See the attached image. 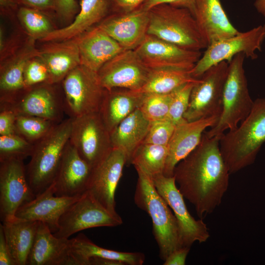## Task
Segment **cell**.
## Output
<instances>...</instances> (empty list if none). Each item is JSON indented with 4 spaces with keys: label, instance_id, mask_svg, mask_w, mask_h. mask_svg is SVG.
<instances>
[{
    "label": "cell",
    "instance_id": "f1b7e54d",
    "mask_svg": "<svg viewBox=\"0 0 265 265\" xmlns=\"http://www.w3.org/2000/svg\"><path fill=\"white\" fill-rule=\"evenodd\" d=\"M39 221L14 218L0 224L15 265H26Z\"/></svg>",
    "mask_w": 265,
    "mask_h": 265
},
{
    "label": "cell",
    "instance_id": "f35d334b",
    "mask_svg": "<svg viewBox=\"0 0 265 265\" xmlns=\"http://www.w3.org/2000/svg\"><path fill=\"white\" fill-rule=\"evenodd\" d=\"M175 127L174 124L167 119L150 122L142 143L167 146Z\"/></svg>",
    "mask_w": 265,
    "mask_h": 265
},
{
    "label": "cell",
    "instance_id": "83f0119b",
    "mask_svg": "<svg viewBox=\"0 0 265 265\" xmlns=\"http://www.w3.org/2000/svg\"><path fill=\"white\" fill-rule=\"evenodd\" d=\"M145 94L124 88L106 90L99 113L110 133L126 117L139 108Z\"/></svg>",
    "mask_w": 265,
    "mask_h": 265
},
{
    "label": "cell",
    "instance_id": "4dcf8cb0",
    "mask_svg": "<svg viewBox=\"0 0 265 265\" xmlns=\"http://www.w3.org/2000/svg\"><path fill=\"white\" fill-rule=\"evenodd\" d=\"M150 123L138 108L123 119L110 132L113 148L119 149L125 153L127 164H130L134 151L142 143Z\"/></svg>",
    "mask_w": 265,
    "mask_h": 265
},
{
    "label": "cell",
    "instance_id": "836d02e7",
    "mask_svg": "<svg viewBox=\"0 0 265 265\" xmlns=\"http://www.w3.org/2000/svg\"><path fill=\"white\" fill-rule=\"evenodd\" d=\"M45 12L26 6L19 7L17 16L30 38L41 40L54 30Z\"/></svg>",
    "mask_w": 265,
    "mask_h": 265
},
{
    "label": "cell",
    "instance_id": "30bf717a",
    "mask_svg": "<svg viewBox=\"0 0 265 265\" xmlns=\"http://www.w3.org/2000/svg\"><path fill=\"white\" fill-rule=\"evenodd\" d=\"M228 68V62H220L206 71L195 82L187 108L184 115L186 121L220 115Z\"/></svg>",
    "mask_w": 265,
    "mask_h": 265
},
{
    "label": "cell",
    "instance_id": "2e32d148",
    "mask_svg": "<svg viewBox=\"0 0 265 265\" xmlns=\"http://www.w3.org/2000/svg\"><path fill=\"white\" fill-rule=\"evenodd\" d=\"M134 50L150 69L191 70L202 56L200 51L187 50L148 34Z\"/></svg>",
    "mask_w": 265,
    "mask_h": 265
},
{
    "label": "cell",
    "instance_id": "f6af8a7d",
    "mask_svg": "<svg viewBox=\"0 0 265 265\" xmlns=\"http://www.w3.org/2000/svg\"><path fill=\"white\" fill-rule=\"evenodd\" d=\"M21 6H26L44 12L54 11L55 0H16Z\"/></svg>",
    "mask_w": 265,
    "mask_h": 265
},
{
    "label": "cell",
    "instance_id": "cb8c5ba5",
    "mask_svg": "<svg viewBox=\"0 0 265 265\" xmlns=\"http://www.w3.org/2000/svg\"><path fill=\"white\" fill-rule=\"evenodd\" d=\"M192 15L208 46L239 32L231 23L220 0H195Z\"/></svg>",
    "mask_w": 265,
    "mask_h": 265
},
{
    "label": "cell",
    "instance_id": "52a82bcc",
    "mask_svg": "<svg viewBox=\"0 0 265 265\" xmlns=\"http://www.w3.org/2000/svg\"><path fill=\"white\" fill-rule=\"evenodd\" d=\"M65 113L75 118L99 111L106 90L97 73L80 64L61 81Z\"/></svg>",
    "mask_w": 265,
    "mask_h": 265
},
{
    "label": "cell",
    "instance_id": "b9f144b4",
    "mask_svg": "<svg viewBox=\"0 0 265 265\" xmlns=\"http://www.w3.org/2000/svg\"><path fill=\"white\" fill-rule=\"evenodd\" d=\"M17 115L9 109H0V135L17 134L15 122Z\"/></svg>",
    "mask_w": 265,
    "mask_h": 265
},
{
    "label": "cell",
    "instance_id": "e575fe53",
    "mask_svg": "<svg viewBox=\"0 0 265 265\" xmlns=\"http://www.w3.org/2000/svg\"><path fill=\"white\" fill-rule=\"evenodd\" d=\"M57 124L37 116L17 115L16 132L17 134L34 144L45 136Z\"/></svg>",
    "mask_w": 265,
    "mask_h": 265
},
{
    "label": "cell",
    "instance_id": "6da1fadb",
    "mask_svg": "<svg viewBox=\"0 0 265 265\" xmlns=\"http://www.w3.org/2000/svg\"><path fill=\"white\" fill-rule=\"evenodd\" d=\"M221 137L204 132L198 146L174 170L178 189L201 218L220 205L229 186L230 173L220 150Z\"/></svg>",
    "mask_w": 265,
    "mask_h": 265
},
{
    "label": "cell",
    "instance_id": "7a4b0ae2",
    "mask_svg": "<svg viewBox=\"0 0 265 265\" xmlns=\"http://www.w3.org/2000/svg\"><path fill=\"white\" fill-rule=\"evenodd\" d=\"M265 143V97L254 101L248 116L237 128L224 133L219 140L222 157L230 174L255 161Z\"/></svg>",
    "mask_w": 265,
    "mask_h": 265
},
{
    "label": "cell",
    "instance_id": "484cf974",
    "mask_svg": "<svg viewBox=\"0 0 265 265\" xmlns=\"http://www.w3.org/2000/svg\"><path fill=\"white\" fill-rule=\"evenodd\" d=\"M80 11L71 24L54 29L41 40L51 42L74 39L112 13L110 0H80Z\"/></svg>",
    "mask_w": 265,
    "mask_h": 265
},
{
    "label": "cell",
    "instance_id": "f546056e",
    "mask_svg": "<svg viewBox=\"0 0 265 265\" xmlns=\"http://www.w3.org/2000/svg\"><path fill=\"white\" fill-rule=\"evenodd\" d=\"M70 256L72 265H88L89 259L93 257L115 260L125 265H142L145 259L142 253L120 252L99 246L82 233L72 238Z\"/></svg>",
    "mask_w": 265,
    "mask_h": 265
},
{
    "label": "cell",
    "instance_id": "7c38bea8",
    "mask_svg": "<svg viewBox=\"0 0 265 265\" xmlns=\"http://www.w3.org/2000/svg\"><path fill=\"white\" fill-rule=\"evenodd\" d=\"M55 84L42 83L26 87L10 102L0 105V109H9L17 115L43 118L57 123L65 113L63 92L59 94Z\"/></svg>",
    "mask_w": 265,
    "mask_h": 265
},
{
    "label": "cell",
    "instance_id": "44dd1931",
    "mask_svg": "<svg viewBox=\"0 0 265 265\" xmlns=\"http://www.w3.org/2000/svg\"><path fill=\"white\" fill-rule=\"evenodd\" d=\"M81 196H56L52 184L33 200L21 206L17 210L15 216L22 219L44 223L53 233L58 229L61 215Z\"/></svg>",
    "mask_w": 265,
    "mask_h": 265
},
{
    "label": "cell",
    "instance_id": "c3c4849f",
    "mask_svg": "<svg viewBox=\"0 0 265 265\" xmlns=\"http://www.w3.org/2000/svg\"><path fill=\"white\" fill-rule=\"evenodd\" d=\"M88 265H125L123 263L105 258L93 257L89 259Z\"/></svg>",
    "mask_w": 265,
    "mask_h": 265
},
{
    "label": "cell",
    "instance_id": "7dc6e473",
    "mask_svg": "<svg viewBox=\"0 0 265 265\" xmlns=\"http://www.w3.org/2000/svg\"><path fill=\"white\" fill-rule=\"evenodd\" d=\"M0 265H15L0 224Z\"/></svg>",
    "mask_w": 265,
    "mask_h": 265
},
{
    "label": "cell",
    "instance_id": "3957f363",
    "mask_svg": "<svg viewBox=\"0 0 265 265\" xmlns=\"http://www.w3.org/2000/svg\"><path fill=\"white\" fill-rule=\"evenodd\" d=\"M135 168L138 179L134 201L151 218L159 255L164 261L172 252L182 247L178 223L170 207L156 188L152 178L139 168Z\"/></svg>",
    "mask_w": 265,
    "mask_h": 265
},
{
    "label": "cell",
    "instance_id": "9a60e30c",
    "mask_svg": "<svg viewBox=\"0 0 265 265\" xmlns=\"http://www.w3.org/2000/svg\"><path fill=\"white\" fill-rule=\"evenodd\" d=\"M36 196L29 185L23 160L0 161V217L3 222L14 218L17 210Z\"/></svg>",
    "mask_w": 265,
    "mask_h": 265
},
{
    "label": "cell",
    "instance_id": "9c48e42d",
    "mask_svg": "<svg viewBox=\"0 0 265 265\" xmlns=\"http://www.w3.org/2000/svg\"><path fill=\"white\" fill-rule=\"evenodd\" d=\"M265 39V24L245 32L213 42L209 45L203 55L190 71L191 76L199 79L210 67L222 61L229 63L238 54L243 53L251 59L258 57L257 50L262 51Z\"/></svg>",
    "mask_w": 265,
    "mask_h": 265
},
{
    "label": "cell",
    "instance_id": "8992f818",
    "mask_svg": "<svg viewBox=\"0 0 265 265\" xmlns=\"http://www.w3.org/2000/svg\"><path fill=\"white\" fill-rule=\"evenodd\" d=\"M245 55L239 53L228 63L222 98V109L216 124L205 133L221 137L226 131L235 129L250 112L254 104L248 90L243 63Z\"/></svg>",
    "mask_w": 265,
    "mask_h": 265
},
{
    "label": "cell",
    "instance_id": "4316f807",
    "mask_svg": "<svg viewBox=\"0 0 265 265\" xmlns=\"http://www.w3.org/2000/svg\"><path fill=\"white\" fill-rule=\"evenodd\" d=\"M34 41L30 38L24 47L1 66L0 105L10 102L26 88L24 79L26 66L28 61L38 54Z\"/></svg>",
    "mask_w": 265,
    "mask_h": 265
},
{
    "label": "cell",
    "instance_id": "d6986e66",
    "mask_svg": "<svg viewBox=\"0 0 265 265\" xmlns=\"http://www.w3.org/2000/svg\"><path fill=\"white\" fill-rule=\"evenodd\" d=\"M219 117V115H213L192 121L185 120L176 125L167 145L168 155L164 176H173L176 165L198 146L206 130L213 127Z\"/></svg>",
    "mask_w": 265,
    "mask_h": 265
},
{
    "label": "cell",
    "instance_id": "d590c367",
    "mask_svg": "<svg viewBox=\"0 0 265 265\" xmlns=\"http://www.w3.org/2000/svg\"><path fill=\"white\" fill-rule=\"evenodd\" d=\"M139 109L150 122L167 119L174 91L168 94L144 93Z\"/></svg>",
    "mask_w": 265,
    "mask_h": 265
},
{
    "label": "cell",
    "instance_id": "d4e9b609",
    "mask_svg": "<svg viewBox=\"0 0 265 265\" xmlns=\"http://www.w3.org/2000/svg\"><path fill=\"white\" fill-rule=\"evenodd\" d=\"M48 42L38 50L37 56L48 68V83H60L71 70L80 64L78 46L75 38Z\"/></svg>",
    "mask_w": 265,
    "mask_h": 265
},
{
    "label": "cell",
    "instance_id": "8fae6325",
    "mask_svg": "<svg viewBox=\"0 0 265 265\" xmlns=\"http://www.w3.org/2000/svg\"><path fill=\"white\" fill-rule=\"evenodd\" d=\"M122 223L118 213L106 210L87 191L63 213L59 220L58 229L53 234L58 238H69L86 229L115 227Z\"/></svg>",
    "mask_w": 265,
    "mask_h": 265
},
{
    "label": "cell",
    "instance_id": "74e56055",
    "mask_svg": "<svg viewBox=\"0 0 265 265\" xmlns=\"http://www.w3.org/2000/svg\"><path fill=\"white\" fill-rule=\"evenodd\" d=\"M196 81L187 83L174 91L167 120L175 125L186 120L184 115L189 104L192 88Z\"/></svg>",
    "mask_w": 265,
    "mask_h": 265
},
{
    "label": "cell",
    "instance_id": "4fadbf2b",
    "mask_svg": "<svg viewBox=\"0 0 265 265\" xmlns=\"http://www.w3.org/2000/svg\"><path fill=\"white\" fill-rule=\"evenodd\" d=\"M151 71L134 50H125L106 62L97 73L106 90L124 88L138 91L147 82Z\"/></svg>",
    "mask_w": 265,
    "mask_h": 265
},
{
    "label": "cell",
    "instance_id": "ba28073f",
    "mask_svg": "<svg viewBox=\"0 0 265 265\" xmlns=\"http://www.w3.org/2000/svg\"><path fill=\"white\" fill-rule=\"evenodd\" d=\"M69 142L93 169L99 166L113 149L110 133L99 112L73 118Z\"/></svg>",
    "mask_w": 265,
    "mask_h": 265
},
{
    "label": "cell",
    "instance_id": "603a6c76",
    "mask_svg": "<svg viewBox=\"0 0 265 265\" xmlns=\"http://www.w3.org/2000/svg\"><path fill=\"white\" fill-rule=\"evenodd\" d=\"M71 244L72 238L56 237L39 222L26 265H72Z\"/></svg>",
    "mask_w": 265,
    "mask_h": 265
},
{
    "label": "cell",
    "instance_id": "ffe728a7",
    "mask_svg": "<svg viewBox=\"0 0 265 265\" xmlns=\"http://www.w3.org/2000/svg\"><path fill=\"white\" fill-rule=\"evenodd\" d=\"M127 163L125 153L121 150L113 148L108 157L93 170L88 191L113 213H117L115 193Z\"/></svg>",
    "mask_w": 265,
    "mask_h": 265
},
{
    "label": "cell",
    "instance_id": "ab89813d",
    "mask_svg": "<svg viewBox=\"0 0 265 265\" xmlns=\"http://www.w3.org/2000/svg\"><path fill=\"white\" fill-rule=\"evenodd\" d=\"M26 87L48 83L49 71L45 64L37 56L27 62L24 73Z\"/></svg>",
    "mask_w": 265,
    "mask_h": 265
},
{
    "label": "cell",
    "instance_id": "ac0fdd59",
    "mask_svg": "<svg viewBox=\"0 0 265 265\" xmlns=\"http://www.w3.org/2000/svg\"><path fill=\"white\" fill-rule=\"evenodd\" d=\"M149 22L148 10L139 8L112 13L97 26L125 50H135L147 34Z\"/></svg>",
    "mask_w": 265,
    "mask_h": 265
},
{
    "label": "cell",
    "instance_id": "681fc988",
    "mask_svg": "<svg viewBox=\"0 0 265 265\" xmlns=\"http://www.w3.org/2000/svg\"><path fill=\"white\" fill-rule=\"evenodd\" d=\"M19 4L16 0H0V9L3 12H11L18 8Z\"/></svg>",
    "mask_w": 265,
    "mask_h": 265
},
{
    "label": "cell",
    "instance_id": "1f68e13d",
    "mask_svg": "<svg viewBox=\"0 0 265 265\" xmlns=\"http://www.w3.org/2000/svg\"><path fill=\"white\" fill-rule=\"evenodd\" d=\"M190 70L176 68L151 69L149 79L138 92L143 93H170L180 86L190 82H195Z\"/></svg>",
    "mask_w": 265,
    "mask_h": 265
},
{
    "label": "cell",
    "instance_id": "5b68a950",
    "mask_svg": "<svg viewBox=\"0 0 265 265\" xmlns=\"http://www.w3.org/2000/svg\"><path fill=\"white\" fill-rule=\"evenodd\" d=\"M148 12L147 34L187 50L200 51L208 46L188 9L160 4L151 8Z\"/></svg>",
    "mask_w": 265,
    "mask_h": 265
},
{
    "label": "cell",
    "instance_id": "60d3db41",
    "mask_svg": "<svg viewBox=\"0 0 265 265\" xmlns=\"http://www.w3.org/2000/svg\"><path fill=\"white\" fill-rule=\"evenodd\" d=\"M80 10V4L76 0H55L54 12L61 21H71L74 19Z\"/></svg>",
    "mask_w": 265,
    "mask_h": 265
},
{
    "label": "cell",
    "instance_id": "bcb514c9",
    "mask_svg": "<svg viewBox=\"0 0 265 265\" xmlns=\"http://www.w3.org/2000/svg\"><path fill=\"white\" fill-rule=\"evenodd\" d=\"M190 247H181L172 252L164 261L163 265H185Z\"/></svg>",
    "mask_w": 265,
    "mask_h": 265
},
{
    "label": "cell",
    "instance_id": "5bb4252c",
    "mask_svg": "<svg viewBox=\"0 0 265 265\" xmlns=\"http://www.w3.org/2000/svg\"><path fill=\"white\" fill-rule=\"evenodd\" d=\"M156 188L173 212L179 228L182 247H191L196 241L206 242L210 235L202 219H195L188 212L184 196L176 186L174 176L160 174L152 178Z\"/></svg>",
    "mask_w": 265,
    "mask_h": 265
},
{
    "label": "cell",
    "instance_id": "ee69618b",
    "mask_svg": "<svg viewBox=\"0 0 265 265\" xmlns=\"http://www.w3.org/2000/svg\"><path fill=\"white\" fill-rule=\"evenodd\" d=\"M146 0H110L112 13L129 12L139 8Z\"/></svg>",
    "mask_w": 265,
    "mask_h": 265
},
{
    "label": "cell",
    "instance_id": "d6a6232c",
    "mask_svg": "<svg viewBox=\"0 0 265 265\" xmlns=\"http://www.w3.org/2000/svg\"><path fill=\"white\" fill-rule=\"evenodd\" d=\"M167 155V146L142 143L134 151L130 164L153 178L163 174Z\"/></svg>",
    "mask_w": 265,
    "mask_h": 265
},
{
    "label": "cell",
    "instance_id": "e0dca14e",
    "mask_svg": "<svg viewBox=\"0 0 265 265\" xmlns=\"http://www.w3.org/2000/svg\"><path fill=\"white\" fill-rule=\"evenodd\" d=\"M93 170L69 141L52 184L54 195L67 197L83 195L88 190Z\"/></svg>",
    "mask_w": 265,
    "mask_h": 265
},
{
    "label": "cell",
    "instance_id": "f907efd6",
    "mask_svg": "<svg viewBox=\"0 0 265 265\" xmlns=\"http://www.w3.org/2000/svg\"><path fill=\"white\" fill-rule=\"evenodd\" d=\"M254 5L257 11L265 17V0H255Z\"/></svg>",
    "mask_w": 265,
    "mask_h": 265
},
{
    "label": "cell",
    "instance_id": "7402d4cb",
    "mask_svg": "<svg viewBox=\"0 0 265 265\" xmlns=\"http://www.w3.org/2000/svg\"><path fill=\"white\" fill-rule=\"evenodd\" d=\"M75 39L79 48L80 64L96 73L108 60L125 50L98 26Z\"/></svg>",
    "mask_w": 265,
    "mask_h": 265
},
{
    "label": "cell",
    "instance_id": "8d00e7d4",
    "mask_svg": "<svg viewBox=\"0 0 265 265\" xmlns=\"http://www.w3.org/2000/svg\"><path fill=\"white\" fill-rule=\"evenodd\" d=\"M33 144L18 134L0 135V161L14 158L24 160L30 157Z\"/></svg>",
    "mask_w": 265,
    "mask_h": 265
},
{
    "label": "cell",
    "instance_id": "277c9868",
    "mask_svg": "<svg viewBox=\"0 0 265 265\" xmlns=\"http://www.w3.org/2000/svg\"><path fill=\"white\" fill-rule=\"evenodd\" d=\"M73 118L63 119L45 136L33 144L26 174L36 196L53 184L58 170L72 131Z\"/></svg>",
    "mask_w": 265,
    "mask_h": 265
},
{
    "label": "cell",
    "instance_id": "7bdbcfd3",
    "mask_svg": "<svg viewBox=\"0 0 265 265\" xmlns=\"http://www.w3.org/2000/svg\"><path fill=\"white\" fill-rule=\"evenodd\" d=\"M195 2V0H146L139 8L148 10L157 5L168 4L175 7L186 8L192 14Z\"/></svg>",
    "mask_w": 265,
    "mask_h": 265
}]
</instances>
